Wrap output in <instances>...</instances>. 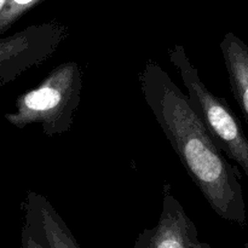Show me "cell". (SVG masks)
<instances>
[{"instance_id": "6da1fadb", "label": "cell", "mask_w": 248, "mask_h": 248, "mask_svg": "<svg viewBox=\"0 0 248 248\" xmlns=\"http://www.w3.org/2000/svg\"><path fill=\"white\" fill-rule=\"evenodd\" d=\"M138 80L145 103L212 211L245 227L246 202L239 167L218 148L188 96L154 61L145 63Z\"/></svg>"}, {"instance_id": "7a4b0ae2", "label": "cell", "mask_w": 248, "mask_h": 248, "mask_svg": "<svg viewBox=\"0 0 248 248\" xmlns=\"http://www.w3.org/2000/svg\"><path fill=\"white\" fill-rule=\"evenodd\" d=\"M82 70L79 63L65 62L53 68L33 90L17 98L16 110L5 115L17 128L40 125L48 137L70 130L81 101Z\"/></svg>"}, {"instance_id": "3957f363", "label": "cell", "mask_w": 248, "mask_h": 248, "mask_svg": "<svg viewBox=\"0 0 248 248\" xmlns=\"http://www.w3.org/2000/svg\"><path fill=\"white\" fill-rule=\"evenodd\" d=\"M169 58L178 70L189 102L211 137L228 159L241 167L248 178V138L229 103L206 86L183 45L172 46Z\"/></svg>"}, {"instance_id": "277c9868", "label": "cell", "mask_w": 248, "mask_h": 248, "mask_svg": "<svg viewBox=\"0 0 248 248\" xmlns=\"http://www.w3.org/2000/svg\"><path fill=\"white\" fill-rule=\"evenodd\" d=\"M68 36V27L57 21L33 24L12 35L0 36V86L43 64Z\"/></svg>"}, {"instance_id": "5b68a950", "label": "cell", "mask_w": 248, "mask_h": 248, "mask_svg": "<svg viewBox=\"0 0 248 248\" xmlns=\"http://www.w3.org/2000/svg\"><path fill=\"white\" fill-rule=\"evenodd\" d=\"M133 248H212L201 241L195 223L186 215L169 183L162 188V208L156 225L144 229Z\"/></svg>"}, {"instance_id": "8992f818", "label": "cell", "mask_w": 248, "mask_h": 248, "mask_svg": "<svg viewBox=\"0 0 248 248\" xmlns=\"http://www.w3.org/2000/svg\"><path fill=\"white\" fill-rule=\"evenodd\" d=\"M28 223L46 248H80L68 225L45 196L29 191L26 200Z\"/></svg>"}, {"instance_id": "52a82bcc", "label": "cell", "mask_w": 248, "mask_h": 248, "mask_svg": "<svg viewBox=\"0 0 248 248\" xmlns=\"http://www.w3.org/2000/svg\"><path fill=\"white\" fill-rule=\"evenodd\" d=\"M219 46L230 89L248 123V45L229 31L223 36Z\"/></svg>"}, {"instance_id": "ba28073f", "label": "cell", "mask_w": 248, "mask_h": 248, "mask_svg": "<svg viewBox=\"0 0 248 248\" xmlns=\"http://www.w3.org/2000/svg\"><path fill=\"white\" fill-rule=\"evenodd\" d=\"M43 0H9L0 14V35Z\"/></svg>"}, {"instance_id": "9c48e42d", "label": "cell", "mask_w": 248, "mask_h": 248, "mask_svg": "<svg viewBox=\"0 0 248 248\" xmlns=\"http://www.w3.org/2000/svg\"><path fill=\"white\" fill-rule=\"evenodd\" d=\"M22 248H46L28 223L22 229Z\"/></svg>"}, {"instance_id": "30bf717a", "label": "cell", "mask_w": 248, "mask_h": 248, "mask_svg": "<svg viewBox=\"0 0 248 248\" xmlns=\"http://www.w3.org/2000/svg\"><path fill=\"white\" fill-rule=\"evenodd\" d=\"M7 1H9V0H0V14H1V11L4 10V7L6 6Z\"/></svg>"}, {"instance_id": "8fae6325", "label": "cell", "mask_w": 248, "mask_h": 248, "mask_svg": "<svg viewBox=\"0 0 248 248\" xmlns=\"http://www.w3.org/2000/svg\"><path fill=\"white\" fill-rule=\"evenodd\" d=\"M244 248H248V240L246 241V244H245V247Z\"/></svg>"}]
</instances>
